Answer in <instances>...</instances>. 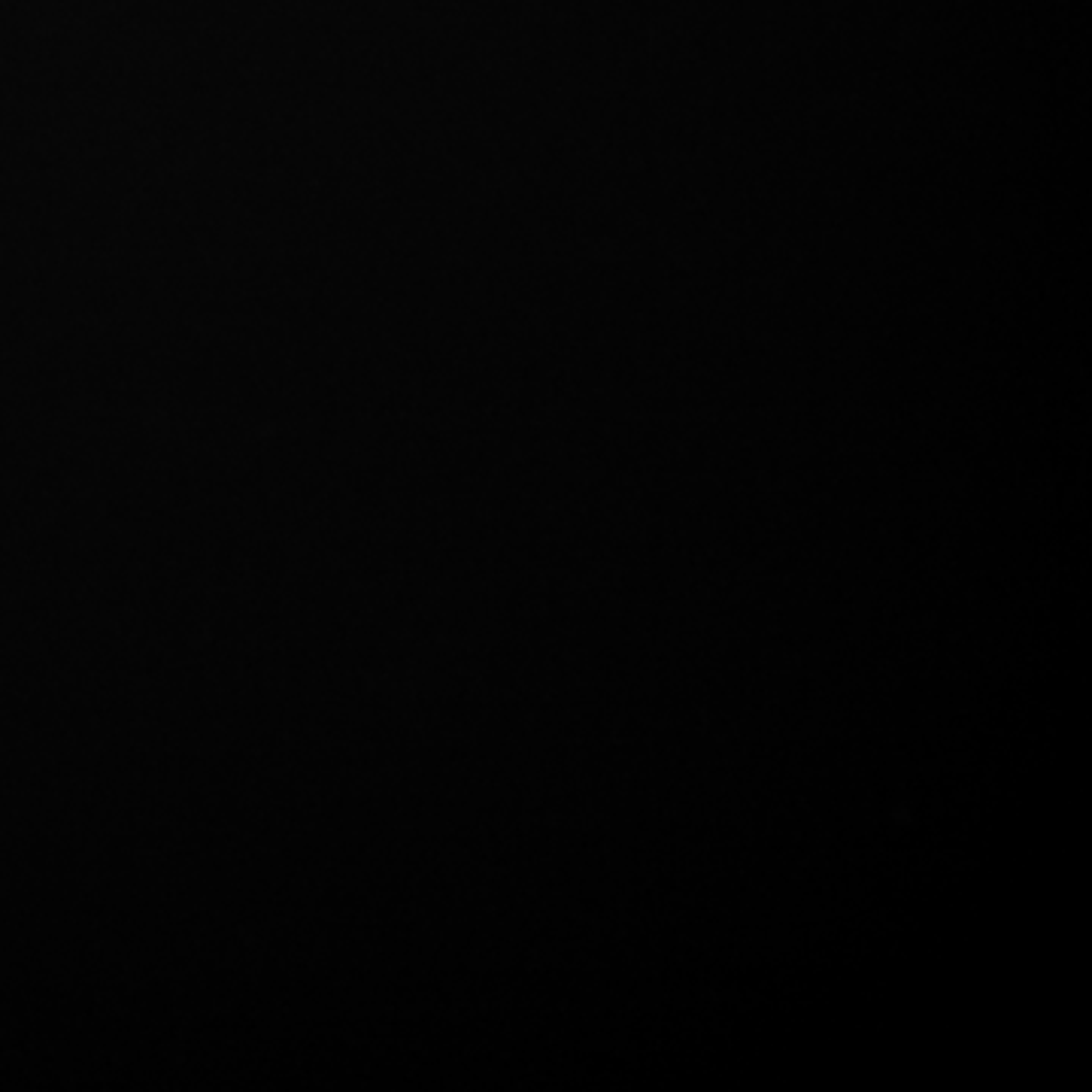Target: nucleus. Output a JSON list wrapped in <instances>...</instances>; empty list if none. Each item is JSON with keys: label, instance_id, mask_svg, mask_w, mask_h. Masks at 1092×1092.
Returning a JSON list of instances; mask_svg holds the SVG:
<instances>
[]
</instances>
